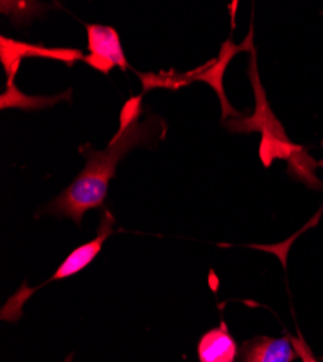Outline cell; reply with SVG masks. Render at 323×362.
<instances>
[{
  "instance_id": "1",
  "label": "cell",
  "mask_w": 323,
  "mask_h": 362,
  "mask_svg": "<svg viewBox=\"0 0 323 362\" xmlns=\"http://www.w3.org/2000/svg\"><path fill=\"white\" fill-rule=\"evenodd\" d=\"M142 113L141 99H129L121 113L119 131L103 151H96L89 144L78 149L86 157L87 164L73 183L51 203L44 207L45 215L70 218L76 225H81L83 215L90 209L103 206L107 194L109 180L114 177L116 165L129 151L139 145H148L155 139L160 128H164L161 119L151 117L139 124Z\"/></svg>"
},
{
  "instance_id": "2",
  "label": "cell",
  "mask_w": 323,
  "mask_h": 362,
  "mask_svg": "<svg viewBox=\"0 0 323 362\" xmlns=\"http://www.w3.org/2000/svg\"><path fill=\"white\" fill-rule=\"evenodd\" d=\"M113 223H114V218L110 215L109 210L105 209L103 210V215L100 218V225H99L96 238L92 239L90 243H87L84 245H80L78 248L71 251L70 255L63 261V264L57 268L55 274L51 279H48L45 283H42L41 286L34 287V288H28V286L23 284L16 291V294H13L8 300L6 306L2 310V319L4 320H11V322L18 320L20 317V315H22L23 301L28 297H31L33 293H35L41 287L49 284L51 281L69 279V277L80 273V271H83L86 267H89L93 262V259L99 255V252L102 251V248H103V245L106 243V239L114 232L113 230Z\"/></svg>"
},
{
  "instance_id": "3",
  "label": "cell",
  "mask_w": 323,
  "mask_h": 362,
  "mask_svg": "<svg viewBox=\"0 0 323 362\" xmlns=\"http://www.w3.org/2000/svg\"><path fill=\"white\" fill-rule=\"evenodd\" d=\"M249 76L251 81L254 83L255 87V95H257V113L252 119L247 120H233V122H229L228 128L232 131H244L249 132L252 129H261L262 131V144H261V160L262 163H266V165L271 164V160L276 157H291L290 154L293 151H300L302 148L291 145L288 138L286 136L281 125L277 122V119L271 113L267 100H266V93L261 88L258 76H257V67H255V57L252 54L251 59V67H249Z\"/></svg>"
},
{
  "instance_id": "4",
  "label": "cell",
  "mask_w": 323,
  "mask_h": 362,
  "mask_svg": "<svg viewBox=\"0 0 323 362\" xmlns=\"http://www.w3.org/2000/svg\"><path fill=\"white\" fill-rule=\"evenodd\" d=\"M87 47L90 54L84 57L83 62L99 70L103 74H109L113 67H119L127 71L129 64L125 57L119 34L112 26L105 25H87Z\"/></svg>"
},
{
  "instance_id": "5",
  "label": "cell",
  "mask_w": 323,
  "mask_h": 362,
  "mask_svg": "<svg viewBox=\"0 0 323 362\" xmlns=\"http://www.w3.org/2000/svg\"><path fill=\"white\" fill-rule=\"evenodd\" d=\"M28 57H40L58 59L69 66H73L78 59H84V55L80 49L73 48H48L44 45L18 42L9 38H0V59L8 74V83H13L15 76L19 70L20 62Z\"/></svg>"
},
{
  "instance_id": "6",
  "label": "cell",
  "mask_w": 323,
  "mask_h": 362,
  "mask_svg": "<svg viewBox=\"0 0 323 362\" xmlns=\"http://www.w3.org/2000/svg\"><path fill=\"white\" fill-rule=\"evenodd\" d=\"M296 356L288 338L258 337L242 344L237 362H293Z\"/></svg>"
},
{
  "instance_id": "7",
  "label": "cell",
  "mask_w": 323,
  "mask_h": 362,
  "mask_svg": "<svg viewBox=\"0 0 323 362\" xmlns=\"http://www.w3.org/2000/svg\"><path fill=\"white\" fill-rule=\"evenodd\" d=\"M200 362H235L240 348L237 341L229 334L225 322L204 334L197 345Z\"/></svg>"
},
{
  "instance_id": "8",
  "label": "cell",
  "mask_w": 323,
  "mask_h": 362,
  "mask_svg": "<svg viewBox=\"0 0 323 362\" xmlns=\"http://www.w3.org/2000/svg\"><path fill=\"white\" fill-rule=\"evenodd\" d=\"M6 86H8V92L2 95V109L20 107L23 110H38L42 107H51L57 102L66 99V96L69 98L70 95V90H69L67 93L54 96V98H29L19 92V90L15 87V83H8Z\"/></svg>"
},
{
  "instance_id": "9",
  "label": "cell",
  "mask_w": 323,
  "mask_h": 362,
  "mask_svg": "<svg viewBox=\"0 0 323 362\" xmlns=\"http://www.w3.org/2000/svg\"><path fill=\"white\" fill-rule=\"evenodd\" d=\"M71 361H73V354H71V355H69V356H67V359H66V362H71Z\"/></svg>"
}]
</instances>
